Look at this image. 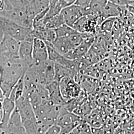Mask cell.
Listing matches in <instances>:
<instances>
[{"instance_id":"1","label":"cell","mask_w":134,"mask_h":134,"mask_svg":"<svg viewBox=\"0 0 134 134\" xmlns=\"http://www.w3.org/2000/svg\"><path fill=\"white\" fill-rule=\"evenodd\" d=\"M28 65L19 58L7 60L2 67L0 87L5 97H9L11 91L26 72Z\"/></svg>"},{"instance_id":"2","label":"cell","mask_w":134,"mask_h":134,"mask_svg":"<svg viewBox=\"0 0 134 134\" xmlns=\"http://www.w3.org/2000/svg\"><path fill=\"white\" fill-rule=\"evenodd\" d=\"M90 35V34L76 31L66 37L56 38L51 44L57 52L64 55L69 51L79 46Z\"/></svg>"},{"instance_id":"3","label":"cell","mask_w":134,"mask_h":134,"mask_svg":"<svg viewBox=\"0 0 134 134\" xmlns=\"http://www.w3.org/2000/svg\"><path fill=\"white\" fill-rule=\"evenodd\" d=\"M83 119L79 115H77L67 110L65 105L62 106L56 121V125L60 128V133L67 134L72 132Z\"/></svg>"},{"instance_id":"4","label":"cell","mask_w":134,"mask_h":134,"mask_svg":"<svg viewBox=\"0 0 134 134\" xmlns=\"http://www.w3.org/2000/svg\"><path fill=\"white\" fill-rule=\"evenodd\" d=\"M59 84L62 96L67 102L80 95V87L73 77H65L59 82Z\"/></svg>"},{"instance_id":"5","label":"cell","mask_w":134,"mask_h":134,"mask_svg":"<svg viewBox=\"0 0 134 134\" xmlns=\"http://www.w3.org/2000/svg\"><path fill=\"white\" fill-rule=\"evenodd\" d=\"M60 14L62 16L65 24L71 27H72L77 20L86 15L85 9L75 4L64 8Z\"/></svg>"},{"instance_id":"6","label":"cell","mask_w":134,"mask_h":134,"mask_svg":"<svg viewBox=\"0 0 134 134\" xmlns=\"http://www.w3.org/2000/svg\"><path fill=\"white\" fill-rule=\"evenodd\" d=\"M32 57L34 63H40L48 60L46 44L42 40L34 38L33 40Z\"/></svg>"},{"instance_id":"7","label":"cell","mask_w":134,"mask_h":134,"mask_svg":"<svg viewBox=\"0 0 134 134\" xmlns=\"http://www.w3.org/2000/svg\"><path fill=\"white\" fill-rule=\"evenodd\" d=\"M49 94V99L53 104L58 105L62 106L67 103L61 94L59 82L53 81L47 85L45 86Z\"/></svg>"},{"instance_id":"8","label":"cell","mask_w":134,"mask_h":134,"mask_svg":"<svg viewBox=\"0 0 134 134\" xmlns=\"http://www.w3.org/2000/svg\"><path fill=\"white\" fill-rule=\"evenodd\" d=\"M33 41H23L19 42V57L26 63L29 67L34 62L32 57Z\"/></svg>"},{"instance_id":"9","label":"cell","mask_w":134,"mask_h":134,"mask_svg":"<svg viewBox=\"0 0 134 134\" xmlns=\"http://www.w3.org/2000/svg\"><path fill=\"white\" fill-rule=\"evenodd\" d=\"M15 107V102L9 97H5L3 100L2 111L3 118L0 128L4 129L7 127L10 117Z\"/></svg>"},{"instance_id":"10","label":"cell","mask_w":134,"mask_h":134,"mask_svg":"<svg viewBox=\"0 0 134 134\" xmlns=\"http://www.w3.org/2000/svg\"><path fill=\"white\" fill-rule=\"evenodd\" d=\"M123 6H120L116 5L107 1L104 9L100 16V18L103 20L108 18H116L122 14L123 10L122 8Z\"/></svg>"},{"instance_id":"11","label":"cell","mask_w":134,"mask_h":134,"mask_svg":"<svg viewBox=\"0 0 134 134\" xmlns=\"http://www.w3.org/2000/svg\"><path fill=\"white\" fill-rule=\"evenodd\" d=\"M54 81L59 82L63 79L67 77H72L74 79V73L67 68L54 63Z\"/></svg>"},{"instance_id":"12","label":"cell","mask_w":134,"mask_h":134,"mask_svg":"<svg viewBox=\"0 0 134 134\" xmlns=\"http://www.w3.org/2000/svg\"><path fill=\"white\" fill-rule=\"evenodd\" d=\"M107 3V0H91L88 8L90 15L100 16Z\"/></svg>"},{"instance_id":"13","label":"cell","mask_w":134,"mask_h":134,"mask_svg":"<svg viewBox=\"0 0 134 134\" xmlns=\"http://www.w3.org/2000/svg\"><path fill=\"white\" fill-rule=\"evenodd\" d=\"M24 74L21 77V78L15 84V85L13 88L11 92L10 93L9 98L14 101V102L18 100L19 98L23 96L24 91Z\"/></svg>"},{"instance_id":"14","label":"cell","mask_w":134,"mask_h":134,"mask_svg":"<svg viewBox=\"0 0 134 134\" xmlns=\"http://www.w3.org/2000/svg\"><path fill=\"white\" fill-rule=\"evenodd\" d=\"M71 133L72 134H93L91 126L83 120L72 130Z\"/></svg>"},{"instance_id":"15","label":"cell","mask_w":134,"mask_h":134,"mask_svg":"<svg viewBox=\"0 0 134 134\" xmlns=\"http://www.w3.org/2000/svg\"><path fill=\"white\" fill-rule=\"evenodd\" d=\"M54 30L55 32L57 38L66 37L69 35L76 32V31L72 27L69 26L65 24L61 25L57 29Z\"/></svg>"},{"instance_id":"16","label":"cell","mask_w":134,"mask_h":134,"mask_svg":"<svg viewBox=\"0 0 134 134\" xmlns=\"http://www.w3.org/2000/svg\"><path fill=\"white\" fill-rule=\"evenodd\" d=\"M92 131L93 134H114L113 129L109 126H100L98 127H92Z\"/></svg>"},{"instance_id":"17","label":"cell","mask_w":134,"mask_h":134,"mask_svg":"<svg viewBox=\"0 0 134 134\" xmlns=\"http://www.w3.org/2000/svg\"><path fill=\"white\" fill-rule=\"evenodd\" d=\"M76 0H58L56 4L61 9H63L69 6L74 5Z\"/></svg>"},{"instance_id":"18","label":"cell","mask_w":134,"mask_h":134,"mask_svg":"<svg viewBox=\"0 0 134 134\" xmlns=\"http://www.w3.org/2000/svg\"><path fill=\"white\" fill-rule=\"evenodd\" d=\"M91 1V0H76L74 4L82 8L87 9L89 8Z\"/></svg>"},{"instance_id":"19","label":"cell","mask_w":134,"mask_h":134,"mask_svg":"<svg viewBox=\"0 0 134 134\" xmlns=\"http://www.w3.org/2000/svg\"><path fill=\"white\" fill-rule=\"evenodd\" d=\"M112 3L120 6L124 7L126 5H129L133 2V0H107Z\"/></svg>"},{"instance_id":"20","label":"cell","mask_w":134,"mask_h":134,"mask_svg":"<svg viewBox=\"0 0 134 134\" xmlns=\"http://www.w3.org/2000/svg\"><path fill=\"white\" fill-rule=\"evenodd\" d=\"M114 134H129V132H126L124 130H120L118 132H114Z\"/></svg>"},{"instance_id":"21","label":"cell","mask_w":134,"mask_h":134,"mask_svg":"<svg viewBox=\"0 0 134 134\" xmlns=\"http://www.w3.org/2000/svg\"><path fill=\"white\" fill-rule=\"evenodd\" d=\"M3 118V111L2 110H0V125L1 124Z\"/></svg>"},{"instance_id":"22","label":"cell","mask_w":134,"mask_h":134,"mask_svg":"<svg viewBox=\"0 0 134 134\" xmlns=\"http://www.w3.org/2000/svg\"><path fill=\"white\" fill-rule=\"evenodd\" d=\"M58 0H49V5L53 4L57 2Z\"/></svg>"},{"instance_id":"23","label":"cell","mask_w":134,"mask_h":134,"mask_svg":"<svg viewBox=\"0 0 134 134\" xmlns=\"http://www.w3.org/2000/svg\"><path fill=\"white\" fill-rule=\"evenodd\" d=\"M3 106V100L0 99V110H2Z\"/></svg>"},{"instance_id":"24","label":"cell","mask_w":134,"mask_h":134,"mask_svg":"<svg viewBox=\"0 0 134 134\" xmlns=\"http://www.w3.org/2000/svg\"><path fill=\"white\" fill-rule=\"evenodd\" d=\"M0 134H4L3 133V132L2 131V130H1V129H0Z\"/></svg>"},{"instance_id":"25","label":"cell","mask_w":134,"mask_h":134,"mask_svg":"<svg viewBox=\"0 0 134 134\" xmlns=\"http://www.w3.org/2000/svg\"><path fill=\"white\" fill-rule=\"evenodd\" d=\"M59 134H62V133H61L60 132V133ZM72 134V133L71 132H70V133H67V134Z\"/></svg>"}]
</instances>
